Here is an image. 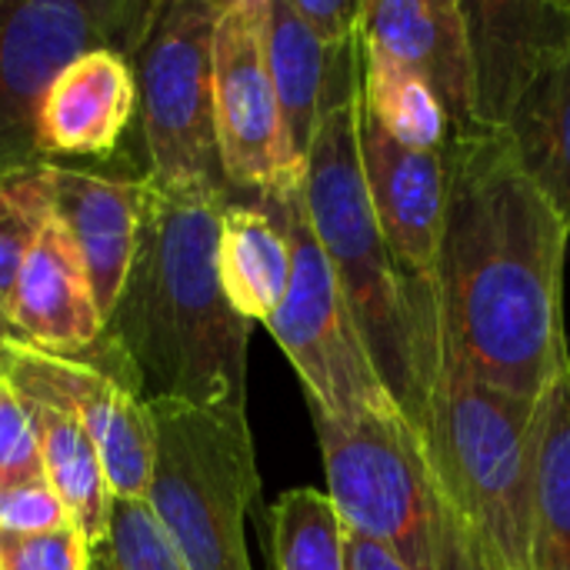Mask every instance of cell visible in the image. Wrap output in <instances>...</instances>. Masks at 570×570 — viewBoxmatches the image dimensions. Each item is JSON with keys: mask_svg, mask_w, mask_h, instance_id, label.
<instances>
[{"mask_svg": "<svg viewBox=\"0 0 570 570\" xmlns=\"http://www.w3.org/2000/svg\"><path fill=\"white\" fill-rule=\"evenodd\" d=\"M444 170L441 364L538 404L570 367L568 217L521 167L504 130H454Z\"/></svg>", "mask_w": 570, "mask_h": 570, "instance_id": "1", "label": "cell"}, {"mask_svg": "<svg viewBox=\"0 0 570 570\" xmlns=\"http://www.w3.org/2000/svg\"><path fill=\"white\" fill-rule=\"evenodd\" d=\"M234 194L157 190L104 344L144 401L247 417L250 327L220 284V217Z\"/></svg>", "mask_w": 570, "mask_h": 570, "instance_id": "2", "label": "cell"}, {"mask_svg": "<svg viewBox=\"0 0 570 570\" xmlns=\"http://www.w3.org/2000/svg\"><path fill=\"white\" fill-rule=\"evenodd\" d=\"M538 404L441 364L424 428L438 570H534Z\"/></svg>", "mask_w": 570, "mask_h": 570, "instance_id": "3", "label": "cell"}, {"mask_svg": "<svg viewBox=\"0 0 570 570\" xmlns=\"http://www.w3.org/2000/svg\"><path fill=\"white\" fill-rule=\"evenodd\" d=\"M301 194L381 381L417 434H424L434 387L424 377L404 287L367 194L361 164V94L324 117L304 164Z\"/></svg>", "mask_w": 570, "mask_h": 570, "instance_id": "4", "label": "cell"}, {"mask_svg": "<svg viewBox=\"0 0 570 570\" xmlns=\"http://www.w3.org/2000/svg\"><path fill=\"white\" fill-rule=\"evenodd\" d=\"M157 458L147 504L187 570H254L244 521L261 498L247 417L150 401Z\"/></svg>", "mask_w": 570, "mask_h": 570, "instance_id": "5", "label": "cell"}, {"mask_svg": "<svg viewBox=\"0 0 570 570\" xmlns=\"http://www.w3.org/2000/svg\"><path fill=\"white\" fill-rule=\"evenodd\" d=\"M224 0H164L134 57L147 180L157 190H224L214 127V30Z\"/></svg>", "mask_w": 570, "mask_h": 570, "instance_id": "6", "label": "cell"}, {"mask_svg": "<svg viewBox=\"0 0 570 570\" xmlns=\"http://www.w3.org/2000/svg\"><path fill=\"white\" fill-rule=\"evenodd\" d=\"M164 0H0V184L40 170V107L57 73L87 50L130 60Z\"/></svg>", "mask_w": 570, "mask_h": 570, "instance_id": "7", "label": "cell"}, {"mask_svg": "<svg viewBox=\"0 0 570 570\" xmlns=\"http://www.w3.org/2000/svg\"><path fill=\"white\" fill-rule=\"evenodd\" d=\"M274 200L291 237V284L264 327L294 364L307 407L334 421L404 414L364 347L337 274L307 220L301 187L274 194Z\"/></svg>", "mask_w": 570, "mask_h": 570, "instance_id": "8", "label": "cell"}, {"mask_svg": "<svg viewBox=\"0 0 570 570\" xmlns=\"http://www.w3.org/2000/svg\"><path fill=\"white\" fill-rule=\"evenodd\" d=\"M311 417L344 528L387 544L411 570H438L434 488L417 428L404 414L334 421L311 411Z\"/></svg>", "mask_w": 570, "mask_h": 570, "instance_id": "9", "label": "cell"}, {"mask_svg": "<svg viewBox=\"0 0 570 570\" xmlns=\"http://www.w3.org/2000/svg\"><path fill=\"white\" fill-rule=\"evenodd\" d=\"M361 164L367 194L404 287L411 327L421 351V367L431 387L441 377V234L448 207L444 154L411 150L397 144L361 107Z\"/></svg>", "mask_w": 570, "mask_h": 570, "instance_id": "10", "label": "cell"}, {"mask_svg": "<svg viewBox=\"0 0 570 570\" xmlns=\"http://www.w3.org/2000/svg\"><path fill=\"white\" fill-rule=\"evenodd\" d=\"M214 127L230 194L274 197L301 187L267 67V0H224L214 30Z\"/></svg>", "mask_w": 570, "mask_h": 570, "instance_id": "11", "label": "cell"}, {"mask_svg": "<svg viewBox=\"0 0 570 570\" xmlns=\"http://www.w3.org/2000/svg\"><path fill=\"white\" fill-rule=\"evenodd\" d=\"M0 377L23 397L60 407L97 444L114 501H147L157 434L144 394L87 361L33 351L20 341H0Z\"/></svg>", "mask_w": 570, "mask_h": 570, "instance_id": "12", "label": "cell"}, {"mask_svg": "<svg viewBox=\"0 0 570 570\" xmlns=\"http://www.w3.org/2000/svg\"><path fill=\"white\" fill-rule=\"evenodd\" d=\"M33 180L47 214L73 240L100 317L107 321L134 264L157 187L147 180V174L114 177L67 164H47L33 170Z\"/></svg>", "mask_w": 570, "mask_h": 570, "instance_id": "13", "label": "cell"}, {"mask_svg": "<svg viewBox=\"0 0 570 570\" xmlns=\"http://www.w3.org/2000/svg\"><path fill=\"white\" fill-rule=\"evenodd\" d=\"M361 50L421 77L454 130L474 124V53L461 0H364Z\"/></svg>", "mask_w": 570, "mask_h": 570, "instance_id": "14", "label": "cell"}, {"mask_svg": "<svg viewBox=\"0 0 570 570\" xmlns=\"http://www.w3.org/2000/svg\"><path fill=\"white\" fill-rule=\"evenodd\" d=\"M10 341L77 361H90L104 341V317L83 261L50 214L37 230L10 297Z\"/></svg>", "mask_w": 570, "mask_h": 570, "instance_id": "15", "label": "cell"}, {"mask_svg": "<svg viewBox=\"0 0 570 570\" xmlns=\"http://www.w3.org/2000/svg\"><path fill=\"white\" fill-rule=\"evenodd\" d=\"M267 67L287 154L304 174L324 117L361 94V40L334 50L311 33L291 0H267Z\"/></svg>", "mask_w": 570, "mask_h": 570, "instance_id": "16", "label": "cell"}, {"mask_svg": "<svg viewBox=\"0 0 570 570\" xmlns=\"http://www.w3.org/2000/svg\"><path fill=\"white\" fill-rule=\"evenodd\" d=\"M474 53V124L504 130L518 97L570 37V3H464Z\"/></svg>", "mask_w": 570, "mask_h": 570, "instance_id": "17", "label": "cell"}, {"mask_svg": "<svg viewBox=\"0 0 570 570\" xmlns=\"http://www.w3.org/2000/svg\"><path fill=\"white\" fill-rule=\"evenodd\" d=\"M137 117V70L120 50H87L50 83L37 134L50 164L63 157H107Z\"/></svg>", "mask_w": 570, "mask_h": 570, "instance_id": "18", "label": "cell"}, {"mask_svg": "<svg viewBox=\"0 0 570 570\" xmlns=\"http://www.w3.org/2000/svg\"><path fill=\"white\" fill-rule=\"evenodd\" d=\"M217 264L230 307L247 324H267L291 284V237L274 197H230Z\"/></svg>", "mask_w": 570, "mask_h": 570, "instance_id": "19", "label": "cell"}, {"mask_svg": "<svg viewBox=\"0 0 570 570\" xmlns=\"http://www.w3.org/2000/svg\"><path fill=\"white\" fill-rule=\"evenodd\" d=\"M504 134L521 167L568 217L570 210V37L518 97Z\"/></svg>", "mask_w": 570, "mask_h": 570, "instance_id": "20", "label": "cell"}, {"mask_svg": "<svg viewBox=\"0 0 570 570\" xmlns=\"http://www.w3.org/2000/svg\"><path fill=\"white\" fill-rule=\"evenodd\" d=\"M534 570H570V367L534 417Z\"/></svg>", "mask_w": 570, "mask_h": 570, "instance_id": "21", "label": "cell"}, {"mask_svg": "<svg viewBox=\"0 0 570 570\" xmlns=\"http://www.w3.org/2000/svg\"><path fill=\"white\" fill-rule=\"evenodd\" d=\"M27 407L33 417L43 474L94 551L107 538L110 514H114V494H110L97 444L60 407L40 404L30 397H27Z\"/></svg>", "mask_w": 570, "mask_h": 570, "instance_id": "22", "label": "cell"}, {"mask_svg": "<svg viewBox=\"0 0 570 570\" xmlns=\"http://www.w3.org/2000/svg\"><path fill=\"white\" fill-rule=\"evenodd\" d=\"M361 107L404 147L444 154L454 124L438 94L397 63L361 50Z\"/></svg>", "mask_w": 570, "mask_h": 570, "instance_id": "23", "label": "cell"}, {"mask_svg": "<svg viewBox=\"0 0 570 570\" xmlns=\"http://www.w3.org/2000/svg\"><path fill=\"white\" fill-rule=\"evenodd\" d=\"M274 570H347V528L327 491L294 488L271 508Z\"/></svg>", "mask_w": 570, "mask_h": 570, "instance_id": "24", "label": "cell"}, {"mask_svg": "<svg viewBox=\"0 0 570 570\" xmlns=\"http://www.w3.org/2000/svg\"><path fill=\"white\" fill-rule=\"evenodd\" d=\"M90 570H187L147 501H114L107 538L90 551Z\"/></svg>", "mask_w": 570, "mask_h": 570, "instance_id": "25", "label": "cell"}, {"mask_svg": "<svg viewBox=\"0 0 570 570\" xmlns=\"http://www.w3.org/2000/svg\"><path fill=\"white\" fill-rule=\"evenodd\" d=\"M43 220L47 207L33 170L0 184V341H10V297Z\"/></svg>", "mask_w": 570, "mask_h": 570, "instance_id": "26", "label": "cell"}, {"mask_svg": "<svg viewBox=\"0 0 570 570\" xmlns=\"http://www.w3.org/2000/svg\"><path fill=\"white\" fill-rule=\"evenodd\" d=\"M47 481L27 397L0 377V488Z\"/></svg>", "mask_w": 570, "mask_h": 570, "instance_id": "27", "label": "cell"}, {"mask_svg": "<svg viewBox=\"0 0 570 570\" xmlns=\"http://www.w3.org/2000/svg\"><path fill=\"white\" fill-rule=\"evenodd\" d=\"M0 570H90V544L73 521L43 534L0 531Z\"/></svg>", "mask_w": 570, "mask_h": 570, "instance_id": "28", "label": "cell"}, {"mask_svg": "<svg viewBox=\"0 0 570 570\" xmlns=\"http://www.w3.org/2000/svg\"><path fill=\"white\" fill-rule=\"evenodd\" d=\"M60 494L50 481H27L0 488V531L7 534H43L70 524Z\"/></svg>", "mask_w": 570, "mask_h": 570, "instance_id": "29", "label": "cell"}, {"mask_svg": "<svg viewBox=\"0 0 570 570\" xmlns=\"http://www.w3.org/2000/svg\"><path fill=\"white\" fill-rule=\"evenodd\" d=\"M291 3L321 43L341 50L361 40L364 0H291Z\"/></svg>", "mask_w": 570, "mask_h": 570, "instance_id": "30", "label": "cell"}, {"mask_svg": "<svg viewBox=\"0 0 570 570\" xmlns=\"http://www.w3.org/2000/svg\"><path fill=\"white\" fill-rule=\"evenodd\" d=\"M347 570H411L387 544L347 531Z\"/></svg>", "mask_w": 570, "mask_h": 570, "instance_id": "31", "label": "cell"}, {"mask_svg": "<svg viewBox=\"0 0 570 570\" xmlns=\"http://www.w3.org/2000/svg\"><path fill=\"white\" fill-rule=\"evenodd\" d=\"M568 227H570V210H568Z\"/></svg>", "mask_w": 570, "mask_h": 570, "instance_id": "32", "label": "cell"}]
</instances>
